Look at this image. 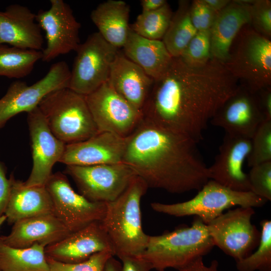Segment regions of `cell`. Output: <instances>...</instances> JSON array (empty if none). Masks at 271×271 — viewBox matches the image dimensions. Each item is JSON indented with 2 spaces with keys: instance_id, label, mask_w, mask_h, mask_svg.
Instances as JSON below:
<instances>
[{
  "instance_id": "1",
  "label": "cell",
  "mask_w": 271,
  "mask_h": 271,
  "mask_svg": "<svg viewBox=\"0 0 271 271\" xmlns=\"http://www.w3.org/2000/svg\"><path fill=\"white\" fill-rule=\"evenodd\" d=\"M239 85L216 60L194 66L173 58L166 71L154 80L142 112L155 124L198 143L209 121Z\"/></svg>"
},
{
  "instance_id": "2",
  "label": "cell",
  "mask_w": 271,
  "mask_h": 271,
  "mask_svg": "<svg viewBox=\"0 0 271 271\" xmlns=\"http://www.w3.org/2000/svg\"><path fill=\"white\" fill-rule=\"evenodd\" d=\"M197 143L143 117L125 138L122 163L149 188L176 194L199 191L210 177Z\"/></svg>"
},
{
  "instance_id": "3",
  "label": "cell",
  "mask_w": 271,
  "mask_h": 271,
  "mask_svg": "<svg viewBox=\"0 0 271 271\" xmlns=\"http://www.w3.org/2000/svg\"><path fill=\"white\" fill-rule=\"evenodd\" d=\"M148 188L137 176L117 198L106 203V213L100 222L114 256L119 259L140 256L147 246L149 235L143 230L141 201Z\"/></svg>"
},
{
  "instance_id": "4",
  "label": "cell",
  "mask_w": 271,
  "mask_h": 271,
  "mask_svg": "<svg viewBox=\"0 0 271 271\" xmlns=\"http://www.w3.org/2000/svg\"><path fill=\"white\" fill-rule=\"evenodd\" d=\"M214 246L207 224L195 216L191 226L149 237L147 246L139 256L158 271L171 267L178 270L199 257L208 253Z\"/></svg>"
},
{
  "instance_id": "5",
  "label": "cell",
  "mask_w": 271,
  "mask_h": 271,
  "mask_svg": "<svg viewBox=\"0 0 271 271\" xmlns=\"http://www.w3.org/2000/svg\"><path fill=\"white\" fill-rule=\"evenodd\" d=\"M38 107L53 134L66 145L83 141L98 132L85 96L68 88L49 93Z\"/></svg>"
},
{
  "instance_id": "6",
  "label": "cell",
  "mask_w": 271,
  "mask_h": 271,
  "mask_svg": "<svg viewBox=\"0 0 271 271\" xmlns=\"http://www.w3.org/2000/svg\"><path fill=\"white\" fill-rule=\"evenodd\" d=\"M239 84L253 92L271 87V41L250 24L234 39L223 64Z\"/></svg>"
},
{
  "instance_id": "7",
  "label": "cell",
  "mask_w": 271,
  "mask_h": 271,
  "mask_svg": "<svg viewBox=\"0 0 271 271\" xmlns=\"http://www.w3.org/2000/svg\"><path fill=\"white\" fill-rule=\"evenodd\" d=\"M266 201L251 191L233 190L210 179L191 199L173 204L153 202L151 206L156 212L175 217L194 215L207 224L232 207H259Z\"/></svg>"
},
{
  "instance_id": "8",
  "label": "cell",
  "mask_w": 271,
  "mask_h": 271,
  "mask_svg": "<svg viewBox=\"0 0 271 271\" xmlns=\"http://www.w3.org/2000/svg\"><path fill=\"white\" fill-rule=\"evenodd\" d=\"M118 51L98 32L89 35L76 51L68 88L86 96L107 82Z\"/></svg>"
},
{
  "instance_id": "9",
  "label": "cell",
  "mask_w": 271,
  "mask_h": 271,
  "mask_svg": "<svg viewBox=\"0 0 271 271\" xmlns=\"http://www.w3.org/2000/svg\"><path fill=\"white\" fill-rule=\"evenodd\" d=\"M80 194L93 202L108 203L117 198L137 175L123 163L93 166L67 165Z\"/></svg>"
},
{
  "instance_id": "10",
  "label": "cell",
  "mask_w": 271,
  "mask_h": 271,
  "mask_svg": "<svg viewBox=\"0 0 271 271\" xmlns=\"http://www.w3.org/2000/svg\"><path fill=\"white\" fill-rule=\"evenodd\" d=\"M254 212L252 207H239L207 224L214 246L235 261L249 255L258 245L261 233L251 222Z\"/></svg>"
},
{
  "instance_id": "11",
  "label": "cell",
  "mask_w": 271,
  "mask_h": 271,
  "mask_svg": "<svg viewBox=\"0 0 271 271\" xmlns=\"http://www.w3.org/2000/svg\"><path fill=\"white\" fill-rule=\"evenodd\" d=\"M70 71L67 63L61 61L52 64L47 74L32 85L20 80L13 82L0 99V128L17 114L38 107L51 92L68 88Z\"/></svg>"
},
{
  "instance_id": "12",
  "label": "cell",
  "mask_w": 271,
  "mask_h": 271,
  "mask_svg": "<svg viewBox=\"0 0 271 271\" xmlns=\"http://www.w3.org/2000/svg\"><path fill=\"white\" fill-rule=\"evenodd\" d=\"M85 98L98 132H109L125 138L143 117L142 111L115 91L108 81Z\"/></svg>"
},
{
  "instance_id": "13",
  "label": "cell",
  "mask_w": 271,
  "mask_h": 271,
  "mask_svg": "<svg viewBox=\"0 0 271 271\" xmlns=\"http://www.w3.org/2000/svg\"><path fill=\"white\" fill-rule=\"evenodd\" d=\"M45 186L53 203L54 214L70 232L104 218L106 203L90 201L76 193L62 173L52 174Z\"/></svg>"
},
{
  "instance_id": "14",
  "label": "cell",
  "mask_w": 271,
  "mask_h": 271,
  "mask_svg": "<svg viewBox=\"0 0 271 271\" xmlns=\"http://www.w3.org/2000/svg\"><path fill=\"white\" fill-rule=\"evenodd\" d=\"M50 8L40 10L36 20L46 35V46L42 60L48 62L61 55L76 51L79 47L80 24L68 4L63 0H51Z\"/></svg>"
},
{
  "instance_id": "15",
  "label": "cell",
  "mask_w": 271,
  "mask_h": 271,
  "mask_svg": "<svg viewBox=\"0 0 271 271\" xmlns=\"http://www.w3.org/2000/svg\"><path fill=\"white\" fill-rule=\"evenodd\" d=\"M27 122L33 166L24 184L26 186L45 185L52 174L53 166L59 162L66 144L51 132L38 106L28 112Z\"/></svg>"
},
{
  "instance_id": "16",
  "label": "cell",
  "mask_w": 271,
  "mask_h": 271,
  "mask_svg": "<svg viewBox=\"0 0 271 271\" xmlns=\"http://www.w3.org/2000/svg\"><path fill=\"white\" fill-rule=\"evenodd\" d=\"M265 120L256 92L239 85L236 92L218 110L210 122L225 133L251 139Z\"/></svg>"
},
{
  "instance_id": "17",
  "label": "cell",
  "mask_w": 271,
  "mask_h": 271,
  "mask_svg": "<svg viewBox=\"0 0 271 271\" xmlns=\"http://www.w3.org/2000/svg\"><path fill=\"white\" fill-rule=\"evenodd\" d=\"M251 149V139L225 133L212 165L210 180L232 190L250 191L247 174L243 169Z\"/></svg>"
},
{
  "instance_id": "18",
  "label": "cell",
  "mask_w": 271,
  "mask_h": 271,
  "mask_svg": "<svg viewBox=\"0 0 271 271\" xmlns=\"http://www.w3.org/2000/svg\"><path fill=\"white\" fill-rule=\"evenodd\" d=\"M102 251H109L114 254L111 243L100 221L71 232L45 248L46 257L67 263L82 262Z\"/></svg>"
},
{
  "instance_id": "19",
  "label": "cell",
  "mask_w": 271,
  "mask_h": 271,
  "mask_svg": "<svg viewBox=\"0 0 271 271\" xmlns=\"http://www.w3.org/2000/svg\"><path fill=\"white\" fill-rule=\"evenodd\" d=\"M125 146V138L109 132H98L83 141L66 145L59 163L66 166L122 163Z\"/></svg>"
},
{
  "instance_id": "20",
  "label": "cell",
  "mask_w": 271,
  "mask_h": 271,
  "mask_svg": "<svg viewBox=\"0 0 271 271\" xmlns=\"http://www.w3.org/2000/svg\"><path fill=\"white\" fill-rule=\"evenodd\" d=\"M36 14L19 4L0 11V44L20 49L42 51L44 42Z\"/></svg>"
},
{
  "instance_id": "21",
  "label": "cell",
  "mask_w": 271,
  "mask_h": 271,
  "mask_svg": "<svg viewBox=\"0 0 271 271\" xmlns=\"http://www.w3.org/2000/svg\"><path fill=\"white\" fill-rule=\"evenodd\" d=\"M70 233L54 213H49L15 222L9 234L0 236V242L18 248L30 247L36 243L44 244L47 246Z\"/></svg>"
},
{
  "instance_id": "22",
  "label": "cell",
  "mask_w": 271,
  "mask_h": 271,
  "mask_svg": "<svg viewBox=\"0 0 271 271\" xmlns=\"http://www.w3.org/2000/svg\"><path fill=\"white\" fill-rule=\"evenodd\" d=\"M253 1L235 0L217 13L210 29L211 58L224 64L231 45L242 28L250 23Z\"/></svg>"
},
{
  "instance_id": "23",
  "label": "cell",
  "mask_w": 271,
  "mask_h": 271,
  "mask_svg": "<svg viewBox=\"0 0 271 271\" xmlns=\"http://www.w3.org/2000/svg\"><path fill=\"white\" fill-rule=\"evenodd\" d=\"M154 81L119 51L111 64L107 81L120 95L142 111Z\"/></svg>"
},
{
  "instance_id": "24",
  "label": "cell",
  "mask_w": 271,
  "mask_h": 271,
  "mask_svg": "<svg viewBox=\"0 0 271 271\" xmlns=\"http://www.w3.org/2000/svg\"><path fill=\"white\" fill-rule=\"evenodd\" d=\"M11 192L4 215L10 224L25 218L54 213L53 203L45 185L26 186L24 182L10 177Z\"/></svg>"
},
{
  "instance_id": "25",
  "label": "cell",
  "mask_w": 271,
  "mask_h": 271,
  "mask_svg": "<svg viewBox=\"0 0 271 271\" xmlns=\"http://www.w3.org/2000/svg\"><path fill=\"white\" fill-rule=\"evenodd\" d=\"M122 53L154 80L160 77L173 60L162 40L149 39L130 28Z\"/></svg>"
},
{
  "instance_id": "26",
  "label": "cell",
  "mask_w": 271,
  "mask_h": 271,
  "mask_svg": "<svg viewBox=\"0 0 271 271\" xmlns=\"http://www.w3.org/2000/svg\"><path fill=\"white\" fill-rule=\"evenodd\" d=\"M129 12L130 7L125 2L108 0L97 6L90 18L102 38L119 49L124 45L130 30Z\"/></svg>"
},
{
  "instance_id": "27",
  "label": "cell",
  "mask_w": 271,
  "mask_h": 271,
  "mask_svg": "<svg viewBox=\"0 0 271 271\" xmlns=\"http://www.w3.org/2000/svg\"><path fill=\"white\" fill-rule=\"evenodd\" d=\"M46 246L36 243L30 247L18 248L0 242V271H50Z\"/></svg>"
},
{
  "instance_id": "28",
  "label": "cell",
  "mask_w": 271,
  "mask_h": 271,
  "mask_svg": "<svg viewBox=\"0 0 271 271\" xmlns=\"http://www.w3.org/2000/svg\"><path fill=\"white\" fill-rule=\"evenodd\" d=\"M191 2L181 0L173 13L169 27L162 39L173 58L179 57L197 33L190 18Z\"/></svg>"
},
{
  "instance_id": "29",
  "label": "cell",
  "mask_w": 271,
  "mask_h": 271,
  "mask_svg": "<svg viewBox=\"0 0 271 271\" xmlns=\"http://www.w3.org/2000/svg\"><path fill=\"white\" fill-rule=\"evenodd\" d=\"M42 58V51L0 44V76L17 79L25 77L31 73Z\"/></svg>"
},
{
  "instance_id": "30",
  "label": "cell",
  "mask_w": 271,
  "mask_h": 271,
  "mask_svg": "<svg viewBox=\"0 0 271 271\" xmlns=\"http://www.w3.org/2000/svg\"><path fill=\"white\" fill-rule=\"evenodd\" d=\"M173 13L168 2L159 9L142 12L134 22L130 25V29L143 37L162 40L170 23Z\"/></svg>"
},
{
  "instance_id": "31",
  "label": "cell",
  "mask_w": 271,
  "mask_h": 271,
  "mask_svg": "<svg viewBox=\"0 0 271 271\" xmlns=\"http://www.w3.org/2000/svg\"><path fill=\"white\" fill-rule=\"evenodd\" d=\"M261 231L256 251L236 261L238 271H271V221L260 222Z\"/></svg>"
},
{
  "instance_id": "32",
  "label": "cell",
  "mask_w": 271,
  "mask_h": 271,
  "mask_svg": "<svg viewBox=\"0 0 271 271\" xmlns=\"http://www.w3.org/2000/svg\"><path fill=\"white\" fill-rule=\"evenodd\" d=\"M251 167L271 161V120H265L251 138V149L246 159Z\"/></svg>"
},
{
  "instance_id": "33",
  "label": "cell",
  "mask_w": 271,
  "mask_h": 271,
  "mask_svg": "<svg viewBox=\"0 0 271 271\" xmlns=\"http://www.w3.org/2000/svg\"><path fill=\"white\" fill-rule=\"evenodd\" d=\"M179 57L194 66L203 65L212 59L210 29L197 31Z\"/></svg>"
},
{
  "instance_id": "34",
  "label": "cell",
  "mask_w": 271,
  "mask_h": 271,
  "mask_svg": "<svg viewBox=\"0 0 271 271\" xmlns=\"http://www.w3.org/2000/svg\"><path fill=\"white\" fill-rule=\"evenodd\" d=\"M114 255L109 251H102L91 255L88 259L76 263L59 262L46 257L50 271H105L107 261Z\"/></svg>"
},
{
  "instance_id": "35",
  "label": "cell",
  "mask_w": 271,
  "mask_h": 271,
  "mask_svg": "<svg viewBox=\"0 0 271 271\" xmlns=\"http://www.w3.org/2000/svg\"><path fill=\"white\" fill-rule=\"evenodd\" d=\"M247 175L250 191L267 201H270L271 161L251 167Z\"/></svg>"
},
{
  "instance_id": "36",
  "label": "cell",
  "mask_w": 271,
  "mask_h": 271,
  "mask_svg": "<svg viewBox=\"0 0 271 271\" xmlns=\"http://www.w3.org/2000/svg\"><path fill=\"white\" fill-rule=\"evenodd\" d=\"M250 25L257 33L270 39V1L253 0L250 4Z\"/></svg>"
},
{
  "instance_id": "37",
  "label": "cell",
  "mask_w": 271,
  "mask_h": 271,
  "mask_svg": "<svg viewBox=\"0 0 271 271\" xmlns=\"http://www.w3.org/2000/svg\"><path fill=\"white\" fill-rule=\"evenodd\" d=\"M203 0L191 2L190 15L192 23L197 31L209 30L217 15Z\"/></svg>"
},
{
  "instance_id": "38",
  "label": "cell",
  "mask_w": 271,
  "mask_h": 271,
  "mask_svg": "<svg viewBox=\"0 0 271 271\" xmlns=\"http://www.w3.org/2000/svg\"><path fill=\"white\" fill-rule=\"evenodd\" d=\"M121 271H150L151 265L140 256H128L121 259Z\"/></svg>"
},
{
  "instance_id": "39",
  "label": "cell",
  "mask_w": 271,
  "mask_h": 271,
  "mask_svg": "<svg viewBox=\"0 0 271 271\" xmlns=\"http://www.w3.org/2000/svg\"><path fill=\"white\" fill-rule=\"evenodd\" d=\"M11 192V181L7 178L5 169L0 162V217L4 215Z\"/></svg>"
},
{
  "instance_id": "40",
  "label": "cell",
  "mask_w": 271,
  "mask_h": 271,
  "mask_svg": "<svg viewBox=\"0 0 271 271\" xmlns=\"http://www.w3.org/2000/svg\"><path fill=\"white\" fill-rule=\"evenodd\" d=\"M258 102L266 120H271V87L256 92Z\"/></svg>"
},
{
  "instance_id": "41",
  "label": "cell",
  "mask_w": 271,
  "mask_h": 271,
  "mask_svg": "<svg viewBox=\"0 0 271 271\" xmlns=\"http://www.w3.org/2000/svg\"><path fill=\"white\" fill-rule=\"evenodd\" d=\"M218 263L217 260H213L209 266H206L203 261V257H199L190 263L178 270V271H219L218 269ZM159 271H165L162 270Z\"/></svg>"
},
{
  "instance_id": "42",
  "label": "cell",
  "mask_w": 271,
  "mask_h": 271,
  "mask_svg": "<svg viewBox=\"0 0 271 271\" xmlns=\"http://www.w3.org/2000/svg\"><path fill=\"white\" fill-rule=\"evenodd\" d=\"M167 3L166 0H142V12L154 11L163 7Z\"/></svg>"
},
{
  "instance_id": "43",
  "label": "cell",
  "mask_w": 271,
  "mask_h": 271,
  "mask_svg": "<svg viewBox=\"0 0 271 271\" xmlns=\"http://www.w3.org/2000/svg\"><path fill=\"white\" fill-rule=\"evenodd\" d=\"M204 3L213 11L218 13L224 9L230 0H203Z\"/></svg>"
},
{
  "instance_id": "44",
  "label": "cell",
  "mask_w": 271,
  "mask_h": 271,
  "mask_svg": "<svg viewBox=\"0 0 271 271\" xmlns=\"http://www.w3.org/2000/svg\"><path fill=\"white\" fill-rule=\"evenodd\" d=\"M121 263L116 260L113 256L111 257L107 262L105 271H121Z\"/></svg>"
},
{
  "instance_id": "45",
  "label": "cell",
  "mask_w": 271,
  "mask_h": 271,
  "mask_svg": "<svg viewBox=\"0 0 271 271\" xmlns=\"http://www.w3.org/2000/svg\"><path fill=\"white\" fill-rule=\"evenodd\" d=\"M7 218L6 216L4 215L0 217V227L3 225V224L6 221Z\"/></svg>"
}]
</instances>
